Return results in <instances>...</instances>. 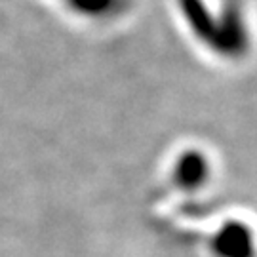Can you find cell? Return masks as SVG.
Instances as JSON below:
<instances>
[{
  "instance_id": "6da1fadb",
  "label": "cell",
  "mask_w": 257,
  "mask_h": 257,
  "mask_svg": "<svg viewBox=\"0 0 257 257\" xmlns=\"http://www.w3.org/2000/svg\"><path fill=\"white\" fill-rule=\"evenodd\" d=\"M249 29L240 0H225L219 18H215V37L211 50L223 57L238 59L249 52Z\"/></svg>"
},
{
  "instance_id": "7a4b0ae2",
  "label": "cell",
  "mask_w": 257,
  "mask_h": 257,
  "mask_svg": "<svg viewBox=\"0 0 257 257\" xmlns=\"http://www.w3.org/2000/svg\"><path fill=\"white\" fill-rule=\"evenodd\" d=\"M179 6L194 37L211 48L215 37V16L208 10L204 0H179Z\"/></svg>"
},
{
  "instance_id": "3957f363",
  "label": "cell",
  "mask_w": 257,
  "mask_h": 257,
  "mask_svg": "<svg viewBox=\"0 0 257 257\" xmlns=\"http://www.w3.org/2000/svg\"><path fill=\"white\" fill-rule=\"evenodd\" d=\"M67 4L88 18H107L124 10V0H67Z\"/></svg>"
}]
</instances>
